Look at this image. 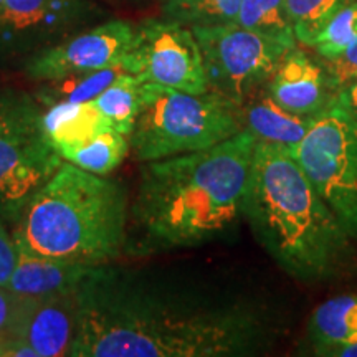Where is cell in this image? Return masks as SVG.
Segmentation results:
<instances>
[{
  "label": "cell",
  "instance_id": "obj_1",
  "mask_svg": "<svg viewBox=\"0 0 357 357\" xmlns=\"http://www.w3.org/2000/svg\"><path fill=\"white\" fill-rule=\"evenodd\" d=\"M78 298L73 357H248L270 351L281 336L265 303L108 263L93 268Z\"/></svg>",
  "mask_w": 357,
  "mask_h": 357
},
{
  "label": "cell",
  "instance_id": "obj_2",
  "mask_svg": "<svg viewBox=\"0 0 357 357\" xmlns=\"http://www.w3.org/2000/svg\"><path fill=\"white\" fill-rule=\"evenodd\" d=\"M257 142L243 129L208 149L142 162L124 255L153 257L229 238L243 220Z\"/></svg>",
  "mask_w": 357,
  "mask_h": 357
},
{
  "label": "cell",
  "instance_id": "obj_3",
  "mask_svg": "<svg viewBox=\"0 0 357 357\" xmlns=\"http://www.w3.org/2000/svg\"><path fill=\"white\" fill-rule=\"evenodd\" d=\"M243 220L276 265L307 287L357 275V248L291 149L257 142Z\"/></svg>",
  "mask_w": 357,
  "mask_h": 357
},
{
  "label": "cell",
  "instance_id": "obj_4",
  "mask_svg": "<svg viewBox=\"0 0 357 357\" xmlns=\"http://www.w3.org/2000/svg\"><path fill=\"white\" fill-rule=\"evenodd\" d=\"M129 197L119 182L63 162L29 202L13 229L26 255L106 265L124 253Z\"/></svg>",
  "mask_w": 357,
  "mask_h": 357
},
{
  "label": "cell",
  "instance_id": "obj_5",
  "mask_svg": "<svg viewBox=\"0 0 357 357\" xmlns=\"http://www.w3.org/2000/svg\"><path fill=\"white\" fill-rule=\"evenodd\" d=\"M245 129L240 106L217 93L202 95L142 83L141 108L128 136L139 162L195 153L230 139Z\"/></svg>",
  "mask_w": 357,
  "mask_h": 357
},
{
  "label": "cell",
  "instance_id": "obj_6",
  "mask_svg": "<svg viewBox=\"0 0 357 357\" xmlns=\"http://www.w3.org/2000/svg\"><path fill=\"white\" fill-rule=\"evenodd\" d=\"M45 108L19 89H0V220L15 223L25 204L65 159L43 124Z\"/></svg>",
  "mask_w": 357,
  "mask_h": 357
},
{
  "label": "cell",
  "instance_id": "obj_7",
  "mask_svg": "<svg viewBox=\"0 0 357 357\" xmlns=\"http://www.w3.org/2000/svg\"><path fill=\"white\" fill-rule=\"evenodd\" d=\"M291 153L357 248V121L337 95Z\"/></svg>",
  "mask_w": 357,
  "mask_h": 357
},
{
  "label": "cell",
  "instance_id": "obj_8",
  "mask_svg": "<svg viewBox=\"0 0 357 357\" xmlns=\"http://www.w3.org/2000/svg\"><path fill=\"white\" fill-rule=\"evenodd\" d=\"M190 29L202 53L208 89L240 108L257 89L266 86L281 58L291 50L235 22Z\"/></svg>",
  "mask_w": 357,
  "mask_h": 357
},
{
  "label": "cell",
  "instance_id": "obj_9",
  "mask_svg": "<svg viewBox=\"0 0 357 357\" xmlns=\"http://www.w3.org/2000/svg\"><path fill=\"white\" fill-rule=\"evenodd\" d=\"M123 70L141 83L202 95L208 91L202 53L190 26L171 19H149L134 26Z\"/></svg>",
  "mask_w": 357,
  "mask_h": 357
},
{
  "label": "cell",
  "instance_id": "obj_10",
  "mask_svg": "<svg viewBox=\"0 0 357 357\" xmlns=\"http://www.w3.org/2000/svg\"><path fill=\"white\" fill-rule=\"evenodd\" d=\"M100 15L89 0H2L0 65L26 61L93 26Z\"/></svg>",
  "mask_w": 357,
  "mask_h": 357
},
{
  "label": "cell",
  "instance_id": "obj_11",
  "mask_svg": "<svg viewBox=\"0 0 357 357\" xmlns=\"http://www.w3.org/2000/svg\"><path fill=\"white\" fill-rule=\"evenodd\" d=\"M132 37L134 26L128 22H102L30 56L25 61L24 73L42 83L71 73L118 66L123 63Z\"/></svg>",
  "mask_w": 357,
  "mask_h": 357
},
{
  "label": "cell",
  "instance_id": "obj_12",
  "mask_svg": "<svg viewBox=\"0 0 357 357\" xmlns=\"http://www.w3.org/2000/svg\"><path fill=\"white\" fill-rule=\"evenodd\" d=\"M78 312V289L42 300H26L17 341L32 347L37 357L70 356Z\"/></svg>",
  "mask_w": 357,
  "mask_h": 357
},
{
  "label": "cell",
  "instance_id": "obj_13",
  "mask_svg": "<svg viewBox=\"0 0 357 357\" xmlns=\"http://www.w3.org/2000/svg\"><path fill=\"white\" fill-rule=\"evenodd\" d=\"M266 88L283 108L311 118L336 100L321 61L312 60L298 47L284 53Z\"/></svg>",
  "mask_w": 357,
  "mask_h": 357
},
{
  "label": "cell",
  "instance_id": "obj_14",
  "mask_svg": "<svg viewBox=\"0 0 357 357\" xmlns=\"http://www.w3.org/2000/svg\"><path fill=\"white\" fill-rule=\"evenodd\" d=\"M95 266L32 257L19 252V261L7 288L26 300H42L78 289Z\"/></svg>",
  "mask_w": 357,
  "mask_h": 357
},
{
  "label": "cell",
  "instance_id": "obj_15",
  "mask_svg": "<svg viewBox=\"0 0 357 357\" xmlns=\"http://www.w3.org/2000/svg\"><path fill=\"white\" fill-rule=\"evenodd\" d=\"M245 129L257 141L283 144L291 149L305 139L314 118L291 113L275 101L266 86L257 89L242 106Z\"/></svg>",
  "mask_w": 357,
  "mask_h": 357
},
{
  "label": "cell",
  "instance_id": "obj_16",
  "mask_svg": "<svg viewBox=\"0 0 357 357\" xmlns=\"http://www.w3.org/2000/svg\"><path fill=\"white\" fill-rule=\"evenodd\" d=\"M43 124L52 146L63 158L66 153L86 144L98 132L109 126L108 119L93 101L61 102L45 108Z\"/></svg>",
  "mask_w": 357,
  "mask_h": 357
},
{
  "label": "cell",
  "instance_id": "obj_17",
  "mask_svg": "<svg viewBox=\"0 0 357 357\" xmlns=\"http://www.w3.org/2000/svg\"><path fill=\"white\" fill-rule=\"evenodd\" d=\"M312 351L357 344V294H341L316 307L307 324Z\"/></svg>",
  "mask_w": 357,
  "mask_h": 357
},
{
  "label": "cell",
  "instance_id": "obj_18",
  "mask_svg": "<svg viewBox=\"0 0 357 357\" xmlns=\"http://www.w3.org/2000/svg\"><path fill=\"white\" fill-rule=\"evenodd\" d=\"M123 73L126 71L123 70L121 65H118L111 66V68L71 73L61 78L47 79V82H42L33 96L43 108H50V106L61 105V102L93 101Z\"/></svg>",
  "mask_w": 357,
  "mask_h": 357
},
{
  "label": "cell",
  "instance_id": "obj_19",
  "mask_svg": "<svg viewBox=\"0 0 357 357\" xmlns=\"http://www.w3.org/2000/svg\"><path fill=\"white\" fill-rule=\"evenodd\" d=\"M235 24L289 48L298 45L284 0H242Z\"/></svg>",
  "mask_w": 357,
  "mask_h": 357
},
{
  "label": "cell",
  "instance_id": "obj_20",
  "mask_svg": "<svg viewBox=\"0 0 357 357\" xmlns=\"http://www.w3.org/2000/svg\"><path fill=\"white\" fill-rule=\"evenodd\" d=\"M129 154L128 137L116 131L114 128L106 126L101 132H98L86 144L77 147L63 155L66 162L84 169V171L108 176L114 169L123 164Z\"/></svg>",
  "mask_w": 357,
  "mask_h": 357
},
{
  "label": "cell",
  "instance_id": "obj_21",
  "mask_svg": "<svg viewBox=\"0 0 357 357\" xmlns=\"http://www.w3.org/2000/svg\"><path fill=\"white\" fill-rule=\"evenodd\" d=\"M141 91L142 83L139 79L129 73H123L95 100L109 126L126 137L131 134L139 113Z\"/></svg>",
  "mask_w": 357,
  "mask_h": 357
},
{
  "label": "cell",
  "instance_id": "obj_22",
  "mask_svg": "<svg viewBox=\"0 0 357 357\" xmlns=\"http://www.w3.org/2000/svg\"><path fill=\"white\" fill-rule=\"evenodd\" d=\"M242 0H174L164 3L167 19L187 26L220 25L236 20Z\"/></svg>",
  "mask_w": 357,
  "mask_h": 357
},
{
  "label": "cell",
  "instance_id": "obj_23",
  "mask_svg": "<svg viewBox=\"0 0 357 357\" xmlns=\"http://www.w3.org/2000/svg\"><path fill=\"white\" fill-rule=\"evenodd\" d=\"M351 0H284L296 42L312 47L323 26Z\"/></svg>",
  "mask_w": 357,
  "mask_h": 357
},
{
  "label": "cell",
  "instance_id": "obj_24",
  "mask_svg": "<svg viewBox=\"0 0 357 357\" xmlns=\"http://www.w3.org/2000/svg\"><path fill=\"white\" fill-rule=\"evenodd\" d=\"M357 40V0H351L342 6L334 15L326 22L318 37L314 40V48L319 58L329 60L344 52L351 43Z\"/></svg>",
  "mask_w": 357,
  "mask_h": 357
},
{
  "label": "cell",
  "instance_id": "obj_25",
  "mask_svg": "<svg viewBox=\"0 0 357 357\" xmlns=\"http://www.w3.org/2000/svg\"><path fill=\"white\" fill-rule=\"evenodd\" d=\"M25 305L26 298L19 296L7 287H0V357L6 354L12 342L17 341Z\"/></svg>",
  "mask_w": 357,
  "mask_h": 357
},
{
  "label": "cell",
  "instance_id": "obj_26",
  "mask_svg": "<svg viewBox=\"0 0 357 357\" xmlns=\"http://www.w3.org/2000/svg\"><path fill=\"white\" fill-rule=\"evenodd\" d=\"M321 65L336 95L339 89L357 82V40L337 56L329 58V60L321 58Z\"/></svg>",
  "mask_w": 357,
  "mask_h": 357
},
{
  "label": "cell",
  "instance_id": "obj_27",
  "mask_svg": "<svg viewBox=\"0 0 357 357\" xmlns=\"http://www.w3.org/2000/svg\"><path fill=\"white\" fill-rule=\"evenodd\" d=\"M17 261H19V252H17L15 240L8 235L6 225L0 220V287H7Z\"/></svg>",
  "mask_w": 357,
  "mask_h": 357
},
{
  "label": "cell",
  "instance_id": "obj_28",
  "mask_svg": "<svg viewBox=\"0 0 357 357\" xmlns=\"http://www.w3.org/2000/svg\"><path fill=\"white\" fill-rule=\"evenodd\" d=\"M337 100L344 105V108L349 111L352 118L357 121V82L347 84L337 91Z\"/></svg>",
  "mask_w": 357,
  "mask_h": 357
},
{
  "label": "cell",
  "instance_id": "obj_29",
  "mask_svg": "<svg viewBox=\"0 0 357 357\" xmlns=\"http://www.w3.org/2000/svg\"><path fill=\"white\" fill-rule=\"evenodd\" d=\"M314 354L326 357H357V344L321 347V349H314Z\"/></svg>",
  "mask_w": 357,
  "mask_h": 357
},
{
  "label": "cell",
  "instance_id": "obj_30",
  "mask_svg": "<svg viewBox=\"0 0 357 357\" xmlns=\"http://www.w3.org/2000/svg\"><path fill=\"white\" fill-rule=\"evenodd\" d=\"M164 3H169V2H174V0H162Z\"/></svg>",
  "mask_w": 357,
  "mask_h": 357
},
{
  "label": "cell",
  "instance_id": "obj_31",
  "mask_svg": "<svg viewBox=\"0 0 357 357\" xmlns=\"http://www.w3.org/2000/svg\"><path fill=\"white\" fill-rule=\"evenodd\" d=\"M0 3H2V0H0Z\"/></svg>",
  "mask_w": 357,
  "mask_h": 357
}]
</instances>
